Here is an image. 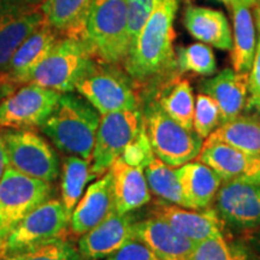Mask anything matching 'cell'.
<instances>
[{
    "instance_id": "1",
    "label": "cell",
    "mask_w": 260,
    "mask_h": 260,
    "mask_svg": "<svg viewBox=\"0 0 260 260\" xmlns=\"http://www.w3.org/2000/svg\"><path fill=\"white\" fill-rule=\"evenodd\" d=\"M178 2L158 0L144 28L130 45L123 65L135 84L157 87L175 77L177 63L172 42Z\"/></svg>"
},
{
    "instance_id": "2",
    "label": "cell",
    "mask_w": 260,
    "mask_h": 260,
    "mask_svg": "<svg viewBox=\"0 0 260 260\" xmlns=\"http://www.w3.org/2000/svg\"><path fill=\"white\" fill-rule=\"evenodd\" d=\"M100 118L102 115L83 96L64 93L40 129L59 151L92 161Z\"/></svg>"
},
{
    "instance_id": "3",
    "label": "cell",
    "mask_w": 260,
    "mask_h": 260,
    "mask_svg": "<svg viewBox=\"0 0 260 260\" xmlns=\"http://www.w3.org/2000/svg\"><path fill=\"white\" fill-rule=\"evenodd\" d=\"M82 39L98 60L124 64L130 48L125 0H94L84 22Z\"/></svg>"
},
{
    "instance_id": "4",
    "label": "cell",
    "mask_w": 260,
    "mask_h": 260,
    "mask_svg": "<svg viewBox=\"0 0 260 260\" xmlns=\"http://www.w3.org/2000/svg\"><path fill=\"white\" fill-rule=\"evenodd\" d=\"M144 123L155 157L172 168H180L200 154L203 139L183 128L161 109L152 94L144 107Z\"/></svg>"
},
{
    "instance_id": "5",
    "label": "cell",
    "mask_w": 260,
    "mask_h": 260,
    "mask_svg": "<svg viewBox=\"0 0 260 260\" xmlns=\"http://www.w3.org/2000/svg\"><path fill=\"white\" fill-rule=\"evenodd\" d=\"M77 93L100 115L139 109L135 82L117 65L94 60L76 84Z\"/></svg>"
},
{
    "instance_id": "6",
    "label": "cell",
    "mask_w": 260,
    "mask_h": 260,
    "mask_svg": "<svg viewBox=\"0 0 260 260\" xmlns=\"http://www.w3.org/2000/svg\"><path fill=\"white\" fill-rule=\"evenodd\" d=\"M93 61L92 51L83 39L61 37L35 68L28 82L61 94L73 93Z\"/></svg>"
},
{
    "instance_id": "7",
    "label": "cell",
    "mask_w": 260,
    "mask_h": 260,
    "mask_svg": "<svg viewBox=\"0 0 260 260\" xmlns=\"http://www.w3.org/2000/svg\"><path fill=\"white\" fill-rule=\"evenodd\" d=\"M145 130L144 116L139 109L103 115L94 145L90 175L103 176Z\"/></svg>"
},
{
    "instance_id": "8",
    "label": "cell",
    "mask_w": 260,
    "mask_h": 260,
    "mask_svg": "<svg viewBox=\"0 0 260 260\" xmlns=\"http://www.w3.org/2000/svg\"><path fill=\"white\" fill-rule=\"evenodd\" d=\"M52 191L51 182L6 169L0 180V245L28 213L50 199Z\"/></svg>"
},
{
    "instance_id": "9",
    "label": "cell",
    "mask_w": 260,
    "mask_h": 260,
    "mask_svg": "<svg viewBox=\"0 0 260 260\" xmlns=\"http://www.w3.org/2000/svg\"><path fill=\"white\" fill-rule=\"evenodd\" d=\"M3 138L10 168L51 183L59 177L60 164L56 151L31 129H8L3 132Z\"/></svg>"
},
{
    "instance_id": "10",
    "label": "cell",
    "mask_w": 260,
    "mask_h": 260,
    "mask_svg": "<svg viewBox=\"0 0 260 260\" xmlns=\"http://www.w3.org/2000/svg\"><path fill=\"white\" fill-rule=\"evenodd\" d=\"M61 93L28 82L0 100V129L41 126L59 103Z\"/></svg>"
},
{
    "instance_id": "11",
    "label": "cell",
    "mask_w": 260,
    "mask_h": 260,
    "mask_svg": "<svg viewBox=\"0 0 260 260\" xmlns=\"http://www.w3.org/2000/svg\"><path fill=\"white\" fill-rule=\"evenodd\" d=\"M70 218L61 200L50 199L39 205L10 232L0 245V254L23 251L48 240L61 236Z\"/></svg>"
},
{
    "instance_id": "12",
    "label": "cell",
    "mask_w": 260,
    "mask_h": 260,
    "mask_svg": "<svg viewBox=\"0 0 260 260\" xmlns=\"http://www.w3.org/2000/svg\"><path fill=\"white\" fill-rule=\"evenodd\" d=\"M220 222L243 232L260 226V183L224 182L216 194Z\"/></svg>"
},
{
    "instance_id": "13",
    "label": "cell",
    "mask_w": 260,
    "mask_h": 260,
    "mask_svg": "<svg viewBox=\"0 0 260 260\" xmlns=\"http://www.w3.org/2000/svg\"><path fill=\"white\" fill-rule=\"evenodd\" d=\"M135 220L130 213L112 211L102 223L81 235L77 249L83 260H103L135 239Z\"/></svg>"
},
{
    "instance_id": "14",
    "label": "cell",
    "mask_w": 260,
    "mask_h": 260,
    "mask_svg": "<svg viewBox=\"0 0 260 260\" xmlns=\"http://www.w3.org/2000/svg\"><path fill=\"white\" fill-rule=\"evenodd\" d=\"M152 216L165 220L177 233L194 243L222 235L220 219L214 210H191L164 200L152 206Z\"/></svg>"
},
{
    "instance_id": "15",
    "label": "cell",
    "mask_w": 260,
    "mask_h": 260,
    "mask_svg": "<svg viewBox=\"0 0 260 260\" xmlns=\"http://www.w3.org/2000/svg\"><path fill=\"white\" fill-rule=\"evenodd\" d=\"M61 37L63 35L59 31L45 22L22 42L10 59L4 73L0 74V79L14 86L28 83L35 68L50 53Z\"/></svg>"
},
{
    "instance_id": "16",
    "label": "cell",
    "mask_w": 260,
    "mask_h": 260,
    "mask_svg": "<svg viewBox=\"0 0 260 260\" xmlns=\"http://www.w3.org/2000/svg\"><path fill=\"white\" fill-rule=\"evenodd\" d=\"M197 159L209 165L223 182L260 183V157L223 144L203 145Z\"/></svg>"
},
{
    "instance_id": "17",
    "label": "cell",
    "mask_w": 260,
    "mask_h": 260,
    "mask_svg": "<svg viewBox=\"0 0 260 260\" xmlns=\"http://www.w3.org/2000/svg\"><path fill=\"white\" fill-rule=\"evenodd\" d=\"M115 211L111 172L107 171L90 184L82 195L70 217V229L75 235H83L102 223Z\"/></svg>"
},
{
    "instance_id": "18",
    "label": "cell",
    "mask_w": 260,
    "mask_h": 260,
    "mask_svg": "<svg viewBox=\"0 0 260 260\" xmlns=\"http://www.w3.org/2000/svg\"><path fill=\"white\" fill-rule=\"evenodd\" d=\"M201 93L212 98L220 115V124L236 118L248 102V74L224 69L200 83Z\"/></svg>"
},
{
    "instance_id": "19",
    "label": "cell",
    "mask_w": 260,
    "mask_h": 260,
    "mask_svg": "<svg viewBox=\"0 0 260 260\" xmlns=\"http://www.w3.org/2000/svg\"><path fill=\"white\" fill-rule=\"evenodd\" d=\"M134 236L160 260H186L195 246L165 220L153 216L135 222Z\"/></svg>"
},
{
    "instance_id": "20",
    "label": "cell",
    "mask_w": 260,
    "mask_h": 260,
    "mask_svg": "<svg viewBox=\"0 0 260 260\" xmlns=\"http://www.w3.org/2000/svg\"><path fill=\"white\" fill-rule=\"evenodd\" d=\"M115 210L118 213H130L151 201L144 168L130 165L122 158L117 159L110 168Z\"/></svg>"
},
{
    "instance_id": "21",
    "label": "cell",
    "mask_w": 260,
    "mask_h": 260,
    "mask_svg": "<svg viewBox=\"0 0 260 260\" xmlns=\"http://www.w3.org/2000/svg\"><path fill=\"white\" fill-rule=\"evenodd\" d=\"M45 22L41 8L0 11V74L22 42Z\"/></svg>"
},
{
    "instance_id": "22",
    "label": "cell",
    "mask_w": 260,
    "mask_h": 260,
    "mask_svg": "<svg viewBox=\"0 0 260 260\" xmlns=\"http://www.w3.org/2000/svg\"><path fill=\"white\" fill-rule=\"evenodd\" d=\"M176 170L188 209L204 210L209 207L222 184L218 175L199 160L186 162Z\"/></svg>"
},
{
    "instance_id": "23",
    "label": "cell",
    "mask_w": 260,
    "mask_h": 260,
    "mask_svg": "<svg viewBox=\"0 0 260 260\" xmlns=\"http://www.w3.org/2000/svg\"><path fill=\"white\" fill-rule=\"evenodd\" d=\"M183 21L191 37L219 50H232V31L225 16L220 11L201 6H188Z\"/></svg>"
},
{
    "instance_id": "24",
    "label": "cell",
    "mask_w": 260,
    "mask_h": 260,
    "mask_svg": "<svg viewBox=\"0 0 260 260\" xmlns=\"http://www.w3.org/2000/svg\"><path fill=\"white\" fill-rule=\"evenodd\" d=\"M230 8L234 22L233 68L239 74H249L256 48L254 21L249 11V6H247L242 0H233Z\"/></svg>"
},
{
    "instance_id": "25",
    "label": "cell",
    "mask_w": 260,
    "mask_h": 260,
    "mask_svg": "<svg viewBox=\"0 0 260 260\" xmlns=\"http://www.w3.org/2000/svg\"><path fill=\"white\" fill-rule=\"evenodd\" d=\"M212 144H223L260 157V118L255 115H240L232 121L222 123L203 145Z\"/></svg>"
},
{
    "instance_id": "26",
    "label": "cell",
    "mask_w": 260,
    "mask_h": 260,
    "mask_svg": "<svg viewBox=\"0 0 260 260\" xmlns=\"http://www.w3.org/2000/svg\"><path fill=\"white\" fill-rule=\"evenodd\" d=\"M159 105L174 121L183 128L193 130L195 99L193 90L187 80L175 77L165 81L152 89L151 93Z\"/></svg>"
},
{
    "instance_id": "27",
    "label": "cell",
    "mask_w": 260,
    "mask_h": 260,
    "mask_svg": "<svg viewBox=\"0 0 260 260\" xmlns=\"http://www.w3.org/2000/svg\"><path fill=\"white\" fill-rule=\"evenodd\" d=\"M94 0H46L41 6L47 24L63 37L82 39L84 22Z\"/></svg>"
},
{
    "instance_id": "28",
    "label": "cell",
    "mask_w": 260,
    "mask_h": 260,
    "mask_svg": "<svg viewBox=\"0 0 260 260\" xmlns=\"http://www.w3.org/2000/svg\"><path fill=\"white\" fill-rule=\"evenodd\" d=\"M89 180H93L90 160L77 155H69L64 159L61 165V204L69 218L82 198L83 189Z\"/></svg>"
},
{
    "instance_id": "29",
    "label": "cell",
    "mask_w": 260,
    "mask_h": 260,
    "mask_svg": "<svg viewBox=\"0 0 260 260\" xmlns=\"http://www.w3.org/2000/svg\"><path fill=\"white\" fill-rule=\"evenodd\" d=\"M145 175L149 190L157 195L159 199L188 209L176 169L153 157L145 167Z\"/></svg>"
},
{
    "instance_id": "30",
    "label": "cell",
    "mask_w": 260,
    "mask_h": 260,
    "mask_svg": "<svg viewBox=\"0 0 260 260\" xmlns=\"http://www.w3.org/2000/svg\"><path fill=\"white\" fill-rule=\"evenodd\" d=\"M0 260H83V258L73 243L59 236L23 251L0 254Z\"/></svg>"
},
{
    "instance_id": "31",
    "label": "cell",
    "mask_w": 260,
    "mask_h": 260,
    "mask_svg": "<svg viewBox=\"0 0 260 260\" xmlns=\"http://www.w3.org/2000/svg\"><path fill=\"white\" fill-rule=\"evenodd\" d=\"M176 63L180 73L210 76L217 71L213 51L205 44H191L189 46L178 47Z\"/></svg>"
},
{
    "instance_id": "32",
    "label": "cell",
    "mask_w": 260,
    "mask_h": 260,
    "mask_svg": "<svg viewBox=\"0 0 260 260\" xmlns=\"http://www.w3.org/2000/svg\"><path fill=\"white\" fill-rule=\"evenodd\" d=\"M220 124V115L212 98L200 93L195 100L193 130L201 139H207L211 133Z\"/></svg>"
},
{
    "instance_id": "33",
    "label": "cell",
    "mask_w": 260,
    "mask_h": 260,
    "mask_svg": "<svg viewBox=\"0 0 260 260\" xmlns=\"http://www.w3.org/2000/svg\"><path fill=\"white\" fill-rule=\"evenodd\" d=\"M186 260H239L224 240L223 234L195 243Z\"/></svg>"
},
{
    "instance_id": "34",
    "label": "cell",
    "mask_w": 260,
    "mask_h": 260,
    "mask_svg": "<svg viewBox=\"0 0 260 260\" xmlns=\"http://www.w3.org/2000/svg\"><path fill=\"white\" fill-rule=\"evenodd\" d=\"M130 45L134 42L153 11L158 0H125Z\"/></svg>"
},
{
    "instance_id": "35",
    "label": "cell",
    "mask_w": 260,
    "mask_h": 260,
    "mask_svg": "<svg viewBox=\"0 0 260 260\" xmlns=\"http://www.w3.org/2000/svg\"><path fill=\"white\" fill-rule=\"evenodd\" d=\"M256 17V16H255ZM256 29H258V40L253 60L252 69L248 74V102L247 106L258 110L260 107V19L256 17Z\"/></svg>"
},
{
    "instance_id": "36",
    "label": "cell",
    "mask_w": 260,
    "mask_h": 260,
    "mask_svg": "<svg viewBox=\"0 0 260 260\" xmlns=\"http://www.w3.org/2000/svg\"><path fill=\"white\" fill-rule=\"evenodd\" d=\"M103 260H160L144 242L138 239L130 240L115 254Z\"/></svg>"
},
{
    "instance_id": "37",
    "label": "cell",
    "mask_w": 260,
    "mask_h": 260,
    "mask_svg": "<svg viewBox=\"0 0 260 260\" xmlns=\"http://www.w3.org/2000/svg\"><path fill=\"white\" fill-rule=\"evenodd\" d=\"M46 0H0V11L41 8Z\"/></svg>"
},
{
    "instance_id": "38",
    "label": "cell",
    "mask_w": 260,
    "mask_h": 260,
    "mask_svg": "<svg viewBox=\"0 0 260 260\" xmlns=\"http://www.w3.org/2000/svg\"><path fill=\"white\" fill-rule=\"evenodd\" d=\"M9 168V160H8V153H6L5 141L3 138V133H0V180H2L3 175L6 169Z\"/></svg>"
},
{
    "instance_id": "39",
    "label": "cell",
    "mask_w": 260,
    "mask_h": 260,
    "mask_svg": "<svg viewBox=\"0 0 260 260\" xmlns=\"http://www.w3.org/2000/svg\"><path fill=\"white\" fill-rule=\"evenodd\" d=\"M242 2L245 3L247 6H253V5H255L259 0H242Z\"/></svg>"
},
{
    "instance_id": "40",
    "label": "cell",
    "mask_w": 260,
    "mask_h": 260,
    "mask_svg": "<svg viewBox=\"0 0 260 260\" xmlns=\"http://www.w3.org/2000/svg\"><path fill=\"white\" fill-rule=\"evenodd\" d=\"M255 16L260 19V5L258 6V9H256V11H255Z\"/></svg>"
},
{
    "instance_id": "41",
    "label": "cell",
    "mask_w": 260,
    "mask_h": 260,
    "mask_svg": "<svg viewBox=\"0 0 260 260\" xmlns=\"http://www.w3.org/2000/svg\"><path fill=\"white\" fill-rule=\"evenodd\" d=\"M222 2H224V3H229V4H230V3H232L233 0H222Z\"/></svg>"
},
{
    "instance_id": "42",
    "label": "cell",
    "mask_w": 260,
    "mask_h": 260,
    "mask_svg": "<svg viewBox=\"0 0 260 260\" xmlns=\"http://www.w3.org/2000/svg\"><path fill=\"white\" fill-rule=\"evenodd\" d=\"M258 234H259V235H258V236H259V243H260V232H259Z\"/></svg>"
},
{
    "instance_id": "43",
    "label": "cell",
    "mask_w": 260,
    "mask_h": 260,
    "mask_svg": "<svg viewBox=\"0 0 260 260\" xmlns=\"http://www.w3.org/2000/svg\"><path fill=\"white\" fill-rule=\"evenodd\" d=\"M256 111H258V112L260 113V107H259V109H258V110H256Z\"/></svg>"
}]
</instances>
